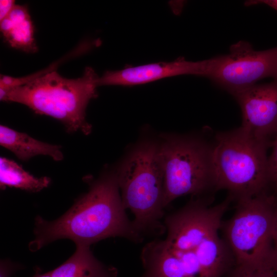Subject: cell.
I'll return each instance as SVG.
<instances>
[{
	"label": "cell",
	"mask_w": 277,
	"mask_h": 277,
	"mask_svg": "<svg viewBox=\"0 0 277 277\" xmlns=\"http://www.w3.org/2000/svg\"><path fill=\"white\" fill-rule=\"evenodd\" d=\"M230 196L220 204L209 206L204 202L193 201L166 216L164 239L172 249L193 251L204 240L217 233L222 218L227 210Z\"/></svg>",
	"instance_id": "ba28073f"
},
{
	"label": "cell",
	"mask_w": 277,
	"mask_h": 277,
	"mask_svg": "<svg viewBox=\"0 0 277 277\" xmlns=\"http://www.w3.org/2000/svg\"><path fill=\"white\" fill-rule=\"evenodd\" d=\"M208 66L209 59L194 62L179 57L171 62L129 66L105 72L99 76L98 85L131 86L183 75L206 77Z\"/></svg>",
	"instance_id": "30bf717a"
},
{
	"label": "cell",
	"mask_w": 277,
	"mask_h": 277,
	"mask_svg": "<svg viewBox=\"0 0 277 277\" xmlns=\"http://www.w3.org/2000/svg\"><path fill=\"white\" fill-rule=\"evenodd\" d=\"M260 4L266 5L277 11V0H251L245 2L246 6Z\"/></svg>",
	"instance_id": "44dd1931"
},
{
	"label": "cell",
	"mask_w": 277,
	"mask_h": 277,
	"mask_svg": "<svg viewBox=\"0 0 277 277\" xmlns=\"http://www.w3.org/2000/svg\"><path fill=\"white\" fill-rule=\"evenodd\" d=\"M164 173V205L212 186L211 147L191 137L170 136L159 144Z\"/></svg>",
	"instance_id": "8992f818"
},
{
	"label": "cell",
	"mask_w": 277,
	"mask_h": 277,
	"mask_svg": "<svg viewBox=\"0 0 277 277\" xmlns=\"http://www.w3.org/2000/svg\"><path fill=\"white\" fill-rule=\"evenodd\" d=\"M15 5L13 0L0 1V21L4 19L10 13Z\"/></svg>",
	"instance_id": "ffe728a7"
},
{
	"label": "cell",
	"mask_w": 277,
	"mask_h": 277,
	"mask_svg": "<svg viewBox=\"0 0 277 277\" xmlns=\"http://www.w3.org/2000/svg\"><path fill=\"white\" fill-rule=\"evenodd\" d=\"M141 260L144 271L140 277H186L179 259L164 239H155L143 248Z\"/></svg>",
	"instance_id": "4fadbf2b"
},
{
	"label": "cell",
	"mask_w": 277,
	"mask_h": 277,
	"mask_svg": "<svg viewBox=\"0 0 277 277\" xmlns=\"http://www.w3.org/2000/svg\"><path fill=\"white\" fill-rule=\"evenodd\" d=\"M235 267L272 268L277 231V200L265 191L238 200L236 211L224 226Z\"/></svg>",
	"instance_id": "5b68a950"
},
{
	"label": "cell",
	"mask_w": 277,
	"mask_h": 277,
	"mask_svg": "<svg viewBox=\"0 0 277 277\" xmlns=\"http://www.w3.org/2000/svg\"><path fill=\"white\" fill-rule=\"evenodd\" d=\"M116 174L124 206L133 213L136 230L144 238L163 234L164 180L159 144L146 142L137 146Z\"/></svg>",
	"instance_id": "277c9868"
},
{
	"label": "cell",
	"mask_w": 277,
	"mask_h": 277,
	"mask_svg": "<svg viewBox=\"0 0 277 277\" xmlns=\"http://www.w3.org/2000/svg\"><path fill=\"white\" fill-rule=\"evenodd\" d=\"M272 265L273 269L277 273V231L275 238Z\"/></svg>",
	"instance_id": "7402d4cb"
},
{
	"label": "cell",
	"mask_w": 277,
	"mask_h": 277,
	"mask_svg": "<svg viewBox=\"0 0 277 277\" xmlns=\"http://www.w3.org/2000/svg\"><path fill=\"white\" fill-rule=\"evenodd\" d=\"M272 151L268 156V172L269 184H272L277 190V132L273 139Z\"/></svg>",
	"instance_id": "ac0fdd59"
},
{
	"label": "cell",
	"mask_w": 277,
	"mask_h": 277,
	"mask_svg": "<svg viewBox=\"0 0 277 277\" xmlns=\"http://www.w3.org/2000/svg\"><path fill=\"white\" fill-rule=\"evenodd\" d=\"M32 277H51V275L50 271L41 273L38 270H37Z\"/></svg>",
	"instance_id": "603a6c76"
},
{
	"label": "cell",
	"mask_w": 277,
	"mask_h": 277,
	"mask_svg": "<svg viewBox=\"0 0 277 277\" xmlns=\"http://www.w3.org/2000/svg\"><path fill=\"white\" fill-rule=\"evenodd\" d=\"M211 147L212 187L227 190L238 201L265 191L269 184L267 151L272 143L242 127L218 133Z\"/></svg>",
	"instance_id": "3957f363"
},
{
	"label": "cell",
	"mask_w": 277,
	"mask_h": 277,
	"mask_svg": "<svg viewBox=\"0 0 277 277\" xmlns=\"http://www.w3.org/2000/svg\"><path fill=\"white\" fill-rule=\"evenodd\" d=\"M34 234L29 245L33 251L62 239H70L75 245L90 246L109 238H123L135 243L144 239L127 215L116 172L101 176L55 220L36 217Z\"/></svg>",
	"instance_id": "6da1fadb"
},
{
	"label": "cell",
	"mask_w": 277,
	"mask_h": 277,
	"mask_svg": "<svg viewBox=\"0 0 277 277\" xmlns=\"http://www.w3.org/2000/svg\"><path fill=\"white\" fill-rule=\"evenodd\" d=\"M90 247L76 245L75 252L69 259L50 271L51 277H116L117 269L97 260Z\"/></svg>",
	"instance_id": "7c38bea8"
},
{
	"label": "cell",
	"mask_w": 277,
	"mask_h": 277,
	"mask_svg": "<svg viewBox=\"0 0 277 277\" xmlns=\"http://www.w3.org/2000/svg\"><path fill=\"white\" fill-rule=\"evenodd\" d=\"M22 268L19 264L9 260H2L0 262V277H11L16 271Z\"/></svg>",
	"instance_id": "d6986e66"
},
{
	"label": "cell",
	"mask_w": 277,
	"mask_h": 277,
	"mask_svg": "<svg viewBox=\"0 0 277 277\" xmlns=\"http://www.w3.org/2000/svg\"><path fill=\"white\" fill-rule=\"evenodd\" d=\"M229 50L227 54L209 59L206 77L232 96L262 79H277V47L258 51L241 41Z\"/></svg>",
	"instance_id": "52a82bcc"
},
{
	"label": "cell",
	"mask_w": 277,
	"mask_h": 277,
	"mask_svg": "<svg viewBox=\"0 0 277 277\" xmlns=\"http://www.w3.org/2000/svg\"><path fill=\"white\" fill-rule=\"evenodd\" d=\"M0 31L5 41L12 48L27 53L37 51L34 26L26 6L15 5L0 21Z\"/></svg>",
	"instance_id": "8fae6325"
},
{
	"label": "cell",
	"mask_w": 277,
	"mask_h": 277,
	"mask_svg": "<svg viewBox=\"0 0 277 277\" xmlns=\"http://www.w3.org/2000/svg\"><path fill=\"white\" fill-rule=\"evenodd\" d=\"M233 96L239 105L245 130L261 140L272 143L277 132V79L255 84Z\"/></svg>",
	"instance_id": "9c48e42d"
},
{
	"label": "cell",
	"mask_w": 277,
	"mask_h": 277,
	"mask_svg": "<svg viewBox=\"0 0 277 277\" xmlns=\"http://www.w3.org/2000/svg\"><path fill=\"white\" fill-rule=\"evenodd\" d=\"M98 78L90 67L74 79L64 77L55 71L40 72L18 77L21 85L9 91L3 101L19 103L37 114L54 118L68 132L87 134L91 126L86 120V110L96 96Z\"/></svg>",
	"instance_id": "7a4b0ae2"
},
{
	"label": "cell",
	"mask_w": 277,
	"mask_h": 277,
	"mask_svg": "<svg viewBox=\"0 0 277 277\" xmlns=\"http://www.w3.org/2000/svg\"><path fill=\"white\" fill-rule=\"evenodd\" d=\"M0 144L22 161L39 155L49 156L56 161L64 158L61 146L41 142L3 125L0 126Z\"/></svg>",
	"instance_id": "5bb4252c"
},
{
	"label": "cell",
	"mask_w": 277,
	"mask_h": 277,
	"mask_svg": "<svg viewBox=\"0 0 277 277\" xmlns=\"http://www.w3.org/2000/svg\"><path fill=\"white\" fill-rule=\"evenodd\" d=\"M193 251L209 277H222L231 265L232 252L217 233L204 240Z\"/></svg>",
	"instance_id": "9a60e30c"
},
{
	"label": "cell",
	"mask_w": 277,
	"mask_h": 277,
	"mask_svg": "<svg viewBox=\"0 0 277 277\" xmlns=\"http://www.w3.org/2000/svg\"><path fill=\"white\" fill-rule=\"evenodd\" d=\"M51 180L47 176L36 177L25 171L16 162L7 158H0V186L20 189L36 192L47 188Z\"/></svg>",
	"instance_id": "2e32d148"
},
{
	"label": "cell",
	"mask_w": 277,
	"mask_h": 277,
	"mask_svg": "<svg viewBox=\"0 0 277 277\" xmlns=\"http://www.w3.org/2000/svg\"><path fill=\"white\" fill-rule=\"evenodd\" d=\"M231 277H277V273L270 268H240L235 267Z\"/></svg>",
	"instance_id": "e0dca14e"
}]
</instances>
